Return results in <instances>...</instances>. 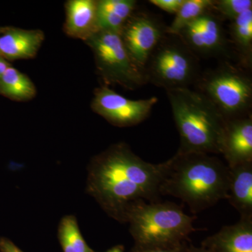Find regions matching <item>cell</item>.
Instances as JSON below:
<instances>
[{"label": "cell", "instance_id": "cell-16", "mask_svg": "<svg viewBox=\"0 0 252 252\" xmlns=\"http://www.w3.org/2000/svg\"><path fill=\"white\" fill-rule=\"evenodd\" d=\"M229 34L242 64L250 68L252 61V9L230 21Z\"/></svg>", "mask_w": 252, "mask_h": 252}, {"label": "cell", "instance_id": "cell-25", "mask_svg": "<svg viewBox=\"0 0 252 252\" xmlns=\"http://www.w3.org/2000/svg\"><path fill=\"white\" fill-rule=\"evenodd\" d=\"M184 252H212L211 250H209L205 247L200 246V248L193 246L192 245H189L187 244V246L185 249Z\"/></svg>", "mask_w": 252, "mask_h": 252}, {"label": "cell", "instance_id": "cell-1", "mask_svg": "<svg viewBox=\"0 0 252 252\" xmlns=\"http://www.w3.org/2000/svg\"><path fill=\"white\" fill-rule=\"evenodd\" d=\"M164 162L153 164L125 143L114 144L91 160L86 190L109 217L126 223L132 204L160 201Z\"/></svg>", "mask_w": 252, "mask_h": 252}, {"label": "cell", "instance_id": "cell-9", "mask_svg": "<svg viewBox=\"0 0 252 252\" xmlns=\"http://www.w3.org/2000/svg\"><path fill=\"white\" fill-rule=\"evenodd\" d=\"M167 27L153 15L134 12L127 19L120 35L134 63L144 72L146 63L162 37Z\"/></svg>", "mask_w": 252, "mask_h": 252}, {"label": "cell", "instance_id": "cell-22", "mask_svg": "<svg viewBox=\"0 0 252 252\" xmlns=\"http://www.w3.org/2000/svg\"><path fill=\"white\" fill-rule=\"evenodd\" d=\"M188 242L172 245H135L130 252H184Z\"/></svg>", "mask_w": 252, "mask_h": 252}, {"label": "cell", "instance_id": "cell-28", "mask_svg": "<svg viewBox=\"0 0 252 252\" xmlns=\"http://www.w3.org/2000/svg\"><path fill=\"white\" fill-rule=\"evenodd\" d=\"M4 28H0V33L1 32H2L3 31H4Z\"/></svg>", "mask_w": 252, "mask_h": 252}, {"label": "cell", "instance_id": "cell-2", "mask_svg": "<svg viewBox=\"0 0 252 252\" xmlns=\"http://www.w3.org/2000/svg\"><path fill=\"white\" fill-rule=\"evenodd\" d=\"M229 167L212 154L177 153L164 162L160 195H171L194 214L227 198Z\"/></svg>", "mask_w": 252, "mask_h": 252}, {"label": "cell", "instance_id": "cell-15", "mask_svg": "<svg viewBox=\"0 0 252 252\" xmlns=\"http://www.w3.org/2000/svg\"><path fill=\"white\" fill-rule=\"evenodd\" d=\"M226 200L240 218H252V162L229 168Z\"/></svg>", "mask_w": 252, "mask_h": 252}, {"label": "cell", "instance_id": "cell-11", "mask_svg": "<svg viewBox=\"0 0 252 252\" xmlns=\"http://www.w3.org/2000/svg\"><path fill=\"white\" fill-rule=\"evenodd\" d=\"M220 154L229 168L252 162L251 115L227 121Z\"/></svg>", "mask_w": 252, "mask_h": 252}, {"label": "cell", "instance_id": "cell-23", "mask_svg": "<svg viewBox=\"0 0 252 252\" xmlns=\"http://www.w3.org/2000/svg\"><path fill=\"white\" fill-rule=\"evenodd\" d=\"M184 1L185 0H150L149 2L165 12L175 15L180 9Z\"/></svg>", "mask_w": 252, "mask_h": 252}, {"label": "cell", "instance_id": "cell-10", "mask_svg": "<svg viewBox=\"0 0 252 252\" xmlns=\"http://www.w3.org/2000/svg\"><path fill=\"white\" fill-rule=\"evenodd\" d=\"M177 36L198 57H219L228 54L229 43L221 19L213 11L189 23Z\"/></svg>", "mask_w": 252, "mask_h": 252}, {"label": "cell", "instance_id": "cell-27", "mask_svg": "<svg viewBox=\"0 0 252 252\" xmlns=\"http://www.w3.org/2000/svg\"><path fill=\"white\" fill-rule=\"evenodd\" d=\"M105 252H124V249L122 245H117V246L109 249V250Z\"/></svg>", "mask_w": 252, "mask_h": 252}, {"label": "cell", "instance_id": "cell-13", "mask_svg": "<svg viewBox=\"0 0 252 252\" xmlns=\"http://www.w3.org/2000/svg\"><path fill=\"white\" fill-rule=\"evenodd\" d=\"M202 246L212 252H252V218H240L204 240Z\"/></svg>", "mask_w": 252, "mask_h": 252}, {"label": "cell", "instance_id": "cell-12", "mask_svg": "<svg viewBox=\"0 0 252 252\" xmlns=\"http://www.w3.org/2000/svg\"><path fill=\"white\" fill-rule=\"evenodd\" d=\"M44 40L39 30L4 28L0 33V57L6 61L32 59Z\"/></svg>", "mask_w": 252, "mask_h": 252}, {"label": "cell", "instance_id": "cell-24", "mask_svg": "<svg viewBox=\"0 0 252 252\" xmlns=\"http://www.w3.org/2000/svg\"><path fill=\"white\" fill-rule=\"evenodd\" d=\"M0 252H24L9 239L0 238Z\"/></svg>", "mask_w": 252, "mask_h": 252}, {"label": "cell", "instance_id": "cell-4", "mask_svg": "<svg viewBox=\"0 0 252 252\" xmlns=\"http://www.w3.org/2000/svg\"><path fill=\"white\" fill-rule=\"evenodd\" d=\"M195 217L189 216L173 203L140 200L132 204L126 215V223L139 245H172L188 242L196 229Z\"/></svg>", "mask_w": 252, "mask_h": 252}, {"label": "cell", "instance_id": "cell-20", "mask_svg": "<svg viewBox=\"0 0 252 252\" xmlns=\"http://www.w3.org/2000/svg\"><path fill=\"white\" fill-rule=\"evenodd\" d=\"M252 9V0H217L214 1L213 11L221 19L234 21L235 18Z\"/></svg>", "mask_w": 252, "mask_h": 252}, {"label": "cell", "instance_id": "cell-19", "mask_svg": "<svg viewBox=\"0 0 252 252\" xmlns=\"http://www.w3.org/2000/svg\"><path fill=\"white\" fill-rule=\"evenodd\" d=\"M212 0H185L170 26L166 34L177 35L186 26L209 11H213Z\"/></svg>", "mask_w": 252, "mask_h": 252}, {"label": "cell", "instance_id": "cell-14", "mask_svg": "<svg viewBox=\"0 0 252 252\" xmlns=\"http://www.w3.org/2000/svg\"><path fill=\"white\" fill-rule=\"evenodd\" d=\"M64 31L67 35L86 41L98 31L97 1L69 0L65 5Z\"/></svg>", "mask_w": 252, "mask_h": 252}, {"label": "cell", "instance_id": "cell-21", "mask_svg": "<svg viewBox=\"0 0 252 252\" xmlns=\"http://www.w3.org/2000/svg\"><path fill=\"white\" fill-rule=\"evenodd\" d=\"M137 4L135 0H99L97 1V10L127 21L135 12Z\"/></svg>", "mask_w": 252, "mask_h": 252}, {"label": "cell", "instance_id": "cell-6", "mask_svg": "<svg viewBox=\"0 0 252 252\" xmlns=\"http://www.w3.org/2000/svg\"><path fill=\"white\" fill-rule=\"evenodd\" d=\"M147 83L165 91L189 89L200 77L198 56L177 35L166 34L144 67Z\"/></svg>", "mask_w": 252, "mask_h": 252}, {"label": "cell", "instance_id": "cell-8", "mask_svg": "<svg viewBox=\"0 0 252 252\" xmlns=\"http://www.w3.org/2000/svg\"><path fill=\"white\" fill-rule=\"evenodd\" d=\"M158 99L157 97L132 100L102 86L94 91L91 108L96 114L117 127H130L143 122Z\"/></svg>", "mask_w": 252, "mask_h": 252}, {"label": "cell", "instance_id": "cell-5", "mask_svg": "<svg viewBox=\"0 0 252 252\" xmlns=\"http://www.w3.org/2000/svg\"><path fill=\"white\" fill-rule=\"evenodd\" d=\"M204 94L225 120L251 115L252 80L243 68L225 62L200 74L196 81Z\"/></svg>", "mask_w": 252, "mask_h": 252}, {"label": "cell", "instance_id": "cell-18", "mask_svg": "<svg viewBox=\"0 0 252 252\" xmlns=\"http://www.w3.org/2000/svg\"><path fill=\"white\" fill-rule=\"evenodd\" d=\"M58 236L63 252H95L86 243L77 219L73 215H67L61 220Z\"/></svg>", "mask_w": 252, "mask_h": 252}, {"label": "cell", "instance_id": "cell-3", "mask_svg": "<svg viewBox=\"0 0 252 252\" xmlns=\"http://www.w3.org/2000/svg\"><path fill=\"white\" fill-rule=\"evenodd\" d=\"M180 135L177 153L220 154L226 121L218 109L197 91H166Z\"/></svg>", "mask_w": 252, "mask_h": 252}, {"label": "cell", "instance_id": "cell-26", "mask_svg": "<svg viewBox=\"0 0 252 252\" xmlns=\"http://www.w3.org/2000/svg\"><path fill=\"white\" fill-rule=\"evenodd\" d=\"M9 67H10L9 63L6 60L0 57V78H1L2 74L6 71V69Z\"/></svg>", "mask_w": 252, "mask_h": 252}, {"label": "cell", "instance_id": "cell-7", "mask_svg": "<svg viewBox=\"0 0 252 252\" xmlns=\"http://www.w3.org/2000/svg\"><path fill=\"white\" fill-rule=\"evenodd\" d=\"M85 41L94 53L99 75L107 85L134 90L147 84L144 71L131 59L120 34L99 30Z\"/></svg>", "mask_w": 252, "mask_h": 252}, {"label": "cell", "instance_id": "cell-17", "mask_svg": "<svg viewBox=\"0 0 252 252\" xmlns=\"http://www.w3.org/2000/svg\"><path fill=\"white\" fill-rule=\"evenodd\" d=\"M35 86L28 76L16 68L8 67L0 78V94L17 101H26L36 95Z\"/></svg>", "mask_w": 252, "mask_h": 252}]
</instances>
